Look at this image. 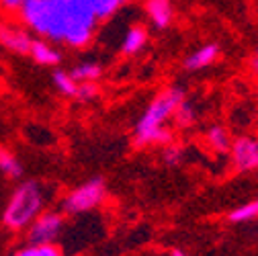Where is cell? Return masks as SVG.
<instances>
[{
	"mask_svg": "<svg viewBox=\"0 0 258 256\" xmlns=\"http://www.w3.org/2000/svg\"><path fill=\"white\" fill-rule=\"evenodd\" d=\"M19 15L31 33L72 49L88 47L99 25L88 0H25Z\"/></svg>",
	"mask_w": 258,
	"mask_h": 256,
	"instance_id": "1",
	"label": "cell"
},
{
	"mask_svg": "<svg viewBox=\"0 0 258 256\" xmlns=\"http://www.w3.org/2000/svg\"><path fill=\"white\" fill-rule=\"evenodd\" d=\"M186 99V94L180 86H170L158 92L152 103L142 113L140 121L136 123V144L138 146H168L172 134L168 132L166 123L174 119L176 107Z\"/></svg>",
	"mask_w": 258,
	"mask_h": 256,
	"instance_id": "2",
	"label": "cell"
},
{
	"mask_svg": "<svg viewBox=\"0 0 258 256\" xmlns=\"http://www.w3.org/2000/svg\"><path fill=\"white\" fill-rule=\"evenodd\" d=\"M45 188L37 180H25L21 182L3 211V223L11 232H23L27 230L33 219L43 211L45 207Z\"/></svg>",
	"mask_w": 258,
	"mask_h": 256,
	"instance_id": "3",
	"label": "cell"
},
{
	"mask_svg": "<svg viewBox=\"0 0 258 256\" xmlns=\"http://www.w3.org/2000/svg\"><path fill=\"white\" fill-rule=\"evenodd\" d=\"M107 197V186L101 176H94L84 184L72 188L61 201V211L68 215H80L96 209Z\"/></svg>",
	"mask_w": 258,
	"mask_h": 256,
	"instance_id": "4",
	"label": "cell"
},
{
	"mask_svg": "<svg viewBox=\"0 0 258 256\" xmlns=\"http://www.w3.org/2000/svg\"><path fill=\"white\" fill-rule=\"evenodd\" d=\"M63 230V213L59 211H41L33 223L27 228L29 244H55Z\"/></svg>",
	"mask_w": 258,
	"mask_h": 256,
	"instance_id": "5",
	"label": "cell"
},
{
	"mask_svg": "<svg viewBox=\"0 0 258 256\" xmlns=\"http://www.w3.org/2000/svg\"><path fill=\"white\" fill-rule=\"evenodd\" d=\"M31 43H33V37L25 25L0 23V47L17 55H29Z\"/></svg>",
	"mask_w": 258,
	"mask_h": 256,
	"instance_id": "6",
	"label": "cell"
},
{
	"mask_svg": "<svg viewBox=\"0 0 258 256\" xmlns=\"http://www.w3.org/2000/svg\"><path fill=\"white\" fill-rule=\"evenodd\" d=\"M232 162L238 172H252L258 170V140L242 136L232 144Z\"/></svg>",
	"mask_w": 258,
	"mask_h": 256,
	"instance_id": "7",
	"label": "cell"
},
{
	"mask_svg": "<svg viewBox=\"0 0 258 256\" xmlns=\"http://www.w3.org/2000/svg\"><path fill=\"white\" fill-rule=\"evenodd\" d=\"M219 51H221V49H219L217 43H205V45L197 47L192 53H188V55L184 57L182 66H184L186 72H201V70L213 66L215 59L219 57Z\"/></svg>",
	"mask_w": 258,
	"mask_h": 256,
	"instance_id": "8",
	"label": "cell"
},
{
	"mask_svg": "<svg viewBox=\"0 0 258 256\" xmlns=\"http://www.w3.org/2000/svg\"><path fill=\"white\" fill-rule=\"evenodd\" d=\"M148 21L158 29H168L172 19H174V9H172V0H146L144 3Z\"/></svg>",
	"mask_w": 258,
	"mask_h": 256,
	"instance_id": "9",
	"label": "cell"
},
{
	"mask_svg": "<svg viewBox=\"0 0 258 256\" xmlns=\"http://www.w3.org/2000/svg\"><path fill=\"white\" fill-rule=\"evenodd\" d=\"M31 59H33L35 63H39V66H45V68H51V66H57V63L61 61V53L59 49L47 41V39H33V43H31V51H29Z\"/></svg>",
	"mask_w": 258,
	"mask_h": 256,
	"instance_id": "10",
	"label": "cell"
},
{
	"mask_svg": "<svg viewBox=\"0 0 258 256\" xmlns=\"http://www.w3.org/2000/svg\"><path fill=\"white\" fill-rule=\"evenodd\" d=\"M148 43V29L142 25H134L125 31L121 39V53L123 55H136L140 53Z\"/></svg>",
	"mask_w": 258,
	"mask_h": 256,
	"instance_id": "11",
	"label": "cell"
},
{
	"mask_svg": "<svg viewBox=\"0 0 258 256\" xmlns=\"http://www.w3.org/2000/svg\"><path fill=\"white\" fill-rule=\"evenodd\" d=\"M70 74L78 84L80 82H96L103 76V66L94 59H86V61H78L70 70Z\"/></svg>",
	"mask_w": 258,
	"mask_h": 256,
	"instance_id": "12",
	"label": "cell"
},
{
	"mask_svg": "<svg viewBox=\"0 0 258 256\" xmlns=\"http://www.w3.org/2000/svg\"><path fill=\"white\" fill-rule=\"evenodd\" d=\"M0 172L9 178H21L23 176V164L21 160L7 148L0 146Z\"/></svg>",
	"mask_w": 258,
	"mask_h": 256,
	"instance_id": "13",
	"label": "cell"
},
{
	"mask_svg": "<svg viewBox=\"0 0 258 256\" xmlns=\"http://www.w3.org/2000/svg\"><path fill=\"white\" fill-rule=\"evenodd\" d=\"M51 80H53L55 90L61 94V97H76L78 82L72 78L70 72H66V70H55V72L51 74Z\"/></svg>",
	"mask_w": 258,
	"mask_h": 256,
	"instance_id": "14",
	"label": "cell"
},
{
	"mask_svg": "<svg viewBox=\"0 0 258 256\" xmlns=\"http://www.w3.org/2000/svg\"><path fill=\"white\" fill-rule=\"evenodd\" d=\"M207 144H209V146H211L215 152L225 154V152H230V150H232L234 140L230 138V134L225 132L223 127L215 125V127H211V130L207 132Z\"/></svg>",
	"mask_w": 258,
	"mask_h": 256,
	"instance_id": "15",
	"label": "cell"
},
{
	"mask_svg": "<svg viewBox=\"0 0 258 256\" xmlns=\"http://www.w3.org/2000/svg\"><path fill=\"white\" fill-rule=\"evenodd\" d=\"M90 7H92V13L99 21H107L111 17L117 15V11L123 7L121 0H88Z\"/></svg>",
	"mask_w": 258,
	"mask_h": 256,
	"instance_id": "16",
	"label": "cell"
},
{
	"mask_svg": "<svg viewBox=\"0 0 258 256\" xmlns=\"http://www.w3.org/2000/svg\"><path fill=\"white\" fill-rule=\"evenodd\" d=\"M13 256H63V252L55 244H29L17 250Z\"/></svg>",
	"mask_w": 258,
	"mask_h": 256,
	"instance_id": "17",
	"label": "cell"
},
{
	"mask_svg": "<svg viewBox=\"0 0 258 256\" xmlns=\"http://www.w3.org/2000/svg\"><path fill=\"white\" fill-rule=\"evenodd\" d=\"M258 217V199L254 201H248L240 207H236L232 213H230V221L234 223H244V221H252Z\"/></svg>",
	"mask_w": 258,
	"mask_h": 256,
	"instance_id": "18",
	"label": "cell"
},
{
	"mask_svg": "<svg viewBox=\"0 0 258 256\" xmlns=\"http://www.w3.org/2000/svg\"><path fill=\"white\" fill-rule=\"evenodd\" d=\"M197 119V109L192 107V103H188L186 99L176 107L174 111V121L178 127H190Z\"/></svg>",
	"mask_w": 258,
	"mask_h": 256,
	"instance_id": "19",
	"label": "cell"
},
{
	"mask_svg": "<svg viewBox=\"0 0 258 256\" xmlns=\"http://www.w3.org/2000/svg\"><path fill=\"white\" fill-rule=\"evenodd\" d=\"M96 97H99V86H96V82H80L74 99L88 103V101H94Z\"/></svg>",
	"mask_w": 258,
	"mask_h": 256,
	"instance_id": "20",
	"label": "cell"
},
{
	"mask_svg": "<svg viewBox=\"0 0 258 256\" xmlns=\"http://www.w3.org/2000/svg\"><path fill=\"white\" fill-rule=\"evenodd\" d=\"M162 160H164V164H168V166H178L180 160H182V148L180 146H174V144L164 146Z\"/></svg>",
	"mask_w": 258,
	"mask_h": 256,
	"instance_id": "21",
	"label": "cell"
},
{
	"mask_svg": "<svg viewBox=\"0 0 258 256\" xmlns=\"http://www.w3.org/2000/svg\"><path fill=\"white\" fill-rule=\"evenodd\" d=\"M23 3L25 0H0V7H3L5 11H9V13H19Z\"/></svg>",
	"mask_w": 258,
	"mask_h": 256,
	"instance_id": "22",
	"label": "cell"
},
{
	"mask_svg": "<svg viewBox=\"0 0 258 256\" xmlns=\"http://www.w3.org/2000/svg\"><path fill=\"white\" fill-rule=\"evenodd\" d=\"M252 70L258 72V47H256V53H254V57H252Z\"/></svg>",
	"mask_w": 258,
	"mask_h": 256,
	"instance_id": "23",
	"label": "cell"
},
{
	"mask_svg": "<svg viewBox=\"0 0 258 256\" xmlns=\"http://www.w3.org/2000/svg\"><path fill=\"white\" fill-rule=\"evenodd\" d=\"M170 256H186V254H184L182 250H172V252H170Z\"/></svg>",
	"mask_w": 258,
	"mask_h": 256,
	"instance_id": "24",
	"label": "cell"
},
{
	"mask_svg": "<svg viewBox=\"0 0 258 256\" xmlns=\"http://www.w3.org/2000/svg\"><path fill=\"white\" fill-rule=\"evenodd\" d=\"M127 3H132V0H121V5H127Z\"/></svg>",
	"mask_w": 258,
	"mask_h": 256,
	"instance_id": "25",
	"label": "cell"
}]
</instances>
